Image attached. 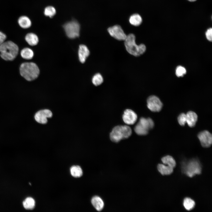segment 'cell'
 <instances>
[{
    "label": "cell",
    "mask_w": 212,
    "mask_h": 212,
    "mask_svg": "<svg viewBox=\"0 0 212 212\" xmlns=\"http://www.w3.org/2000/svg\"><path fill=\"white\" fill-rule=\"evenodd\" d=\"M107 31L111 36L117 40L124 41L126 38L127 35L119 25H115L110 27Z\"/></svg>",
    "instance_id": "cell-9"
},
{
    "label": "cell",
    "mask_w": 212,
    "mask_h": 212,
    "mask_svg": "<svg viewBox=\"0 0 212 212\" xmlns=\"http://www.w3.org/2000/svg\"><path fill=\"white\" fill-rule=\"evenodd\" d=\"M182 169L184 174L191 178L200 174L202 170L200 163L195 159L183 162Z\"/></svg>",
    "instance_id": "cell-5"
},
{
    "label": "cell",
    "mask_w": 212,
    "mask_h": 212,
    "mask_svg": "<svg viewBox=\"0 0 212 212\" xmlns=\"http://www.w3.org/2000/svg\"><path fill=\"white\" fill-rule=\"evenodd\" d=\"M6 38V35L0 31V45L2 44L5 42Z\"/></svg>",
    "instance_id": "cell-30"
},
{
    "label": "cell",
    "mask_w": 212,
    "mask_h": 212,
    "mask_svg": "<svg viewBox=\"0 0 212 212\" xmlns=\"http://www.w3.org/2000/svg\"><path fill=\"white\" fill-rule=\"evenodd\" d=\"M71 175L74 177H79L82 175L83 172L81 167L79 166H73L70 169Z\"/></svg>",
    "instance_id": "cell-24"
},
{
    "label": "cell",
    "mask_w": 212,
    "mask_h": 212,
    "mask_svg": "<svg viewBox=\"0 0 212 212\" xmlns=\"http://www.w3.org/2000/svg\"><path fill=\"white\" fill-rule=\"evenodd\" d=\"M18 46L12 41L4 42L0 45V56L3 59L12 61L17 55L19 52Z\"/></svg>",
    "instance_id": "cell-1"
},
{
    "label": "cell",
    "mask_w": 212,
    "mask_h": 212,
    "mask_svg": "<svg viewBox=\"0 0 212 212\" xmlns=\"http://www.w3.org/2000/svg\"><path fill=\"white\" fill-rule=\"evenodd\" d=\"M147 106L151 111L158 112L162 109L163 104L158 97L152 95L149 97L147 99Z\"/></svg>",
    "instance_id": "cell-8"
},
{
    "label": "cell",
    "mask_w": 212,
    "mask_h": 212,
    "mask_svg": "<svg viewBox=\"0 0 212 212\" xmlns=\"http://www.w3.org/2000/svg\"><path fill=\"white\" fill-rule=\"evenodd\" d=\"M154 126L153 120L150 118L141 117L134 127L136 133L140 135L148 134L149 131L152 129Z\"/></svg>",
    "instance_id": "cell-6"
},
{
    "label": "cell",
    "mask_w": 212,
    "mask_h": 212,
    "mask_svg": "<svg viewBox=\"0 0 212 212\" xmlns=\"http://www.w3.org/2000/svg\"><path fill=\"white\" fill-rule=\"evenodd\" d=\"M188 0V1H189L190 2H193L197 0Z\"/></svg>",
    "instance_id": "cell-31"
},
{
    "label": "cell",
    "mask_w": 212,
    "mask_h": 212,
    "mask_svg": "<svg viewBox=\"0 0 212 212\" xmlns=\"http://www.w3.org/2000/svg\"><path fill=\"white\" fill-rule=\"evenodd\" d=\"M92 81L93 84L96 86L100 85L103 81L102 75L99 73L95 74L93 77Z\"/></svg>",
    "instance_id": "cell-25"
},
{
    "label": "cell",
    "mask_w": 212,
    "mask_h": 212,
    "mask_svg": "<svg viewBox=\"0 0 212 212\" xmlns=\"http://www.w3.org/2000/svg\"><path fill=\"white\" fill-rule=\"evenodd\" d=\"M135 37L132 34L127 36L125 41V46L127 51L130 54L136 57L140 56L146 51V47L143 44L138 45L135 42Z\"/></svg>",
    "instance_id": "cell-2"
},
{
    "label": "cell",
    "mask_w": 212,
    "mask_h": 212,
    "mask_svg": "<svg viewBox=\"0 0 212 212\" xmlns=\"http://www.w3.org/2000/svg\"><path fill=\"white\" fill-rule=\"evenodd\" d=\"M207 39L210 41L212 40V29L211 28H208L206 31L205 34Z\"/></svg>",
    "instance_id": "cell-29"
},
{
    "label": "cell",
    "mask_w": 212,
    "mask_h": 212,
    "mask_svg": "<svg viewBox=\"0 0 212 212\" xmlns=\"http://www.w3.org/2000/svg\"><path fill=\"white\" fill-rule=\"evenodd\" d=\"M186 73V70L183 67L179 66L177 67L175 71L176 76L178 77L183 76Z\"/></svg>",
    "instance_id": "cell-27"
},
{
    "label": "cell",
    "mask_w": 212,
    "mask_h": 212,
    "mask_svg": "<svg viewBox=\"0 0 212 212\" xmlns=\"http://www.w3.org/2000/svg\"><path fill=\"white\" fill-rule=\"evenodd\" d=\"M55 9L53 6H48L46 7L44 11V14L50 17H52L56 14Z\"/></svg>",
    "instance_id": "cell-26"
},
{
    "label": "cell",
    "mask_w": 212,
    "mask_h": 212,
    "mask_svg": "<svg viewBox=\"0 0 212 212\" xmlns=\"http://www.w3.org/2000/svg\"><path fill=\"white\" fill-rule=\"evenodd\" d=\"M179 124L181 126H184L186 123V115L184 113L180 114L178 118Z\"/></svg>",
    "instance_id": "cell-28"
},
{
    "label": "cell",
    "mask_w": 212,
    "mask_h": 212,
    "mask_svg": "<svg viewBox=\"0 0 212 212\" xmlns=\"http://www.w3.org/2000/svg\"><path fill=\"white\" fill-rule=\"evenodd\" d=\"M52 113L48 109H44L38 111L35 114L34 118L38 122L44 124L47 122V118L51 117Z\"/></svg>",
    "instance_id": "cell-11"
},
{
    "label": "cell",
    "mask_w": 212,
    "mask_h": 212,
    "mask_svg": "<svg viewBox=\"0 0 212 212\" xmlns=\"http://www.w3.org/2000/svg\"><path fill=\"white\" fill-rule=\"evenodd\" d=\"M183 204L185 209L189 211L193 208L195 205V203L191 198H186L183 200Z\"/></svg>",
    "instance_id": "cell-22"
},
{
    "label": "cell",
    "mask_w": 212,
    "mask_h": 212,
    "mask_svg": "<svg viewBox=\"0 0 212 212\" xmlns=\"http://www.w3.org/2000/svg\"><path fill=\"white\" fill-rule=\"evenodd\" d=\"M35 202L34 199L31 197L26 198L23 203L24 207L26 209H32L35 207Z\"/></svg>",
    "instance_id": "cell-23"
},
{
    "label": "cell",
    "mask_w": 212,
    "mask_h": 212,
    "mask_svg": "<svg viewBox=\"0 0 212 212\" xmlns=\"http://www.w3.org/2000/svg\"><path fill=\"white\" fill-rule=\"evenodd\" d=\"M63 27L69 38L74 39L79 36L80 25L77 21H73L68 22L64 25Z\"/></svg>",
    "instance_id": "cell-7"
},
{
    "label": "cell",
    "mask_w": 212,
    "mask_h": 212,
    "mask_svg": "<svg viewBox=\"0 0 212 212\" xmlns=\"http://www.w3.org/2000/svg\"><path fill=\"white\" fill-rule=\"evenodd\" d=\"M91 203L94 207L98 211H100L103 209L104 203L102 199L100 197L95 196L92 199Z\"/></svg>",
    "instance_id": "cell-16"
},
{
    "label": "cell",
    "mask_w": 212,
    "mask_h": 212,
    "mask_svg": "<svg viewBox=\"0 0 212 212\" xmlns=\"http://www.w3.org/2000/svg\"><path fill=\"white\" fill-rule=\"evenodd\" d=\"M129 21L131 24L134 26H137L141 24L142 20L140 15L135 14L130 16Z\"/></svg>",
    "instance_id": "cell-20"
},
{
    "label": "cell",
    "mask_w": 212,
    "mask_h": 212,
    "mask_svg": "<svg viewBox=\"0 0 212 212\" xmlns=\"http://www.w3.org/2000/svg\"><path fill=\"white\" fill-rule=\"evenodd\" d=\"M131 128L127 125H120L114 127L110 133V140L113 142L117 143L121 140L129 138L131 135Z\"/></svg>",
    "instance_id": "cell-4"
},
{
    "label": "cell",
    "mask_w": 212,
    "mask_h": 212,
    "mask_svg": "<svg viewBox=\"0 0 212 212\" xmlns=\"http://www.w3.org/2000/svg\"><path fill=\"white\" fill-rule=\"evenodd\" d=\"M25 40L26 42L30 46H34L38 43L39 39L37 36L33 33L27 34L25 37Z\"/></svg>",
    "instance_id": "cell-17"
},
{
    "label": "cell",
    "mask_w": 212,
    "mask_h": 212,
    "mask_svg": "<svg viewBox=\"0 0 212 212\" xmlns=\"http://www.w3.org/2000/svg\"><path fill=\"white\" fill-rule=\"evenodd\" d=\"M18 23L19 26L24 29L30 27L32 25V22L29 17L26 16H20L18 19Z\"/></svg>",
    "instance_id": "cell-15"
},
{
    "label": "cell",
    "mask_w": 212,
    "mask_h": 212,
    "mask_svg": "<svg viewBox=\"0 0 212 212\" xmlns=\"http://www.w3.org/2000/svg\"><path fill=\"white\" fill-rule=\"evenodd\" d=\"M137 119V115L132 110L127 109L124 111L122 115V119L126 124L132 125L136 122Z\"/></svg>",
    "instance_id": "cell-12"
},
{
    "label": "cell",
    "mask_w": 212,
    "mask_h": 212,
    "mask_svg": "<svg viewBox=\"0 0 212 212\" xmlns=\"http://www.w3.org/2000/svg\"><path fill=\"white\" fill-rule=\"evenodd\" d=\"M20 54L21 57L26 59H31L34 56L33 51L29 48H25L21 51Z\"/></svg>",
    "instance_id": "cell-21"
},
{
    "label": "cell",
    "mask_w": 212,
    "mask_h": 212,
    "mask_svg": "<svg viewBox=\"0 0 212 212\" xmlns=\"http://www.w3.org/2000/svg\"><path fill=\"white\" fill-rule=\"evenodd\" d=\"M78 54L80 62L82 63H84L89 55L90 51L85 45H81L79 46Z\"/></svg>",
    "instance_id": "cell-13"
},
{
    "label": "cell",
    "mask_w": 212,
    "mask_h": 212,
    "mask_svg": "<svg viewBox=\"0 0 212 212\" xmlns=\"http://www.w3.org/2000/svg\"><path fill=\"white\" fill-rule=\"evenodd\" d=\"M158 171L163 175H168L173 171V168L165 165L159 164L157 166Z\"/></svg>",
    "instance_id": "cell-18"
},
{
    "label": "cell",
    "mask_w": 212,
    "mask_h": 212,
    "mask_svg": "<svg viewBox=\"0 0 212 212\" xmlns=\"http://www.w3.org/2000/svg\"><path fill=\"white\" fill-rule=\"evenodd\" d=\"M198 138L202 146L205 148L209 147L212 143L211 134L207 130L200 132L198 135Z\"/></svg>",
    "instance_id": "cell-10"
},
{
    "label": "cell",
    "mask_w": 212,
    "mask_h": 212,
    "mask_svg": "<svg viewBox=\"0 0 212 212\" xmlns=\"http://www.w3.org/2000/svg\"><path fill=\"white\" fill-rule=\"evenodd\" d=\"M19 71L21 76L28 81H31L36 79L39 73L38 66L32 62L22 63L20 66Z\"/></svg>",
    "instance_id": "cell-3"
},
{
    "label": "cell",
    "mask_w": 212,
    "mask_h": 212,
    "mask_svg": "<svg viewBox=\"0 0 212 212\" xmlns=\"http://www.w3.org/2000/svg\"><path fill=\"white\" fill-rule=\"evenodd\" d=\"M186 123L191 127H194L196 125L198 120V116L196 114L192 111H189L186 114Z\"/></svg>",
    "instance_id": "cell-14"
},
{
    "label": "cell",
    "mask_w": 212,
    "mask_h": 212,
    "mask_svg": "<svg viewBox=\"0 0 212 212\" xmlns=\"http://www.w3.org/2000/svg\"><path fill=\"white\" fill-rule=\"evenodd\" d=\"M161 161L164 164L173 168L175 167L176 165V162L174 158L169 155L163 157L161 159Z\"/></svg>",
    "instance_id": "cell-19"
}]
</instances>
